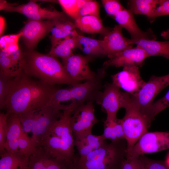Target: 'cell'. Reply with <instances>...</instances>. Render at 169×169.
Segmentation results:
<instances>
[{
  "label": "cell",
  "mask_w": 169,
  "mask_h": 169,
  "mask_svg": "<svg viewBox=\"0 0 169 169\" xmlns=\"http://www.w3.org/2000/svg\"><path fill=\"white\" fill-rule=\"evenodd\" d=\"M57 89L23 73L10 79L4 109L8 115H20L41 108L50 102Z\"/></svg>",
  "instance_id": "obj_1"
},
{
  "label": "cell",
  "mask_w": 169,
  "mask_h": 169,
  "mask_svg": "<svg viewBox=\"0 0 169 169\" xmlns=\"http://www.w3.org/2000/svg\"><path fill=\"white\" fill-rule=\"evenodd\" d=\"M74 110L69 108L63 111L59 118L44 135L40 145L52 157L73 164L76 159L70 123Z\"/></svg>",
  "instance_id": "obj_2"
},
{
  "label": "cell",
  "mask_w": 169,
  "mask_h": 169,
  "mask_svg": "<svg viewBox=\"0 0 169 169\" xmlns=\"http://www.w3.org/2000/svg\"><path fill=\"white\" fill-rule=\"evenodd\" d=\"M23 73L28 76L51 86L65 84L73 86L80 83L70 77L63 64L55 57L33 50L23 52Z\"/></svg>",
  "instance_id": "obj_3"
},
{
  "label": "cell",
  "mask_w": 169,
  "mask_h": 169,
  "mask_svg": "<svg viewBox=\"0 0 169 169\" xmlns=\"http://www.w3.org/2000/svg\"><path fill=\"white\" fill-rule=\"evenodd\" d=\"M74 107L72 103L64 105L50 101L41 108L19 115L23 130L27 134L31 132V137L39 146L43 138L59 118L62 111Z\"/></svg>",
  "instance_id": "obj_4"
},
{
  "label": "cell",
  "mask_w": 169,
  "mask_h": 169,
  "mask_svg": "<svg viewBox=\"0 0 169 169\" xmlns=\"http://www.w3.org/2000/svg\"><path fill=\"white\" fill-rule=\"evenodd\" d=\"M122 140L108 143L105 141L99 148L75 161L76 169H117L125 159L126 143Z\"/></svg>",
  "instance_id": "obj_5"
},
{
  "label": "cell",
  "mask_w": 169,
  "mask_h": 169,
  "mask_svg": "<svg viewBox=\"0 0 169 169\" xmlns=\"http://www.w3.org/2000/svg\"><path fill=\"white\" fill-rule=\"evenodd\" d=\"M123 108L125 110V115L119 120L122 127L126 141V151L131 149L148 131L150 126L139 110L131 103V96Z\"/></svg>",
  "instance_id": "obj_6"
},
{
  "label": "cell",
  "mask_w": 169,
  "mask_h": 169,
  "mask_svg": "<svg viewBox=\"0 0 169 169\" xmlns=\"http://www.w3.org/2000/svg\"><path fill=\"white\" fill-rule=\"evenodd\" d=\"M0 10L15 12L24 15L29 19L35 20H61L68 19L63 12L54 9L43 8L36 2L30 1L28 3L14 5L4 0H0Z\"/></svg>",
  "instance_id": "obj_7"
},
{
  "label": "cell",
  "mask_w": 169,
  "mask_h": 169,
  "mask_svg": "<svg viewBox=\"0 0 169 169\" xmlns=\"http://www.w3.org/2000/svg\"><path fill=\"white\" fill-rule=\"evenodd\" d=\"M168 85L169 74L161 76H152L138 93L130 95L131 102L143 115L156 96Z\"/></svg>",
  "instance_id": "obj_8"
},
{
  "label": "cell",
  "mask_w": 169,
  "mask_h": 169,
  "mask_svg": "<svg viewBox=\"0 0 169 169\" xmlns=\"http://www.w3.org/2000/svg\"><path fill=\"white\" fill-rule=\"evenodd\" d=\"M106 69L103 67L98 70L93 79L70 88L72 102L75 103L78 106L90 101L95 102L99 105L102 93V81L106 75Z\"/></svg>",
  "instance_id": "obj_9"
},
{
  "label": "cell",
  "mask_w": 169,
  "mask_h": 169,
  "mask_svg": "<svg viewBox=\"0 0 169 169\" xmlns=\"http://www.w3.org/2000/svg\"><path fill=\"white\" fill-rule=\"evenodd\" d=\"M169 149V132L147 131L131 149L125 151V157H138Z\"/></svg>",
  "instance_id": "obj_10"
},
{
  "label": "cell",
  "mask_w": 169,
  "mask_h": 169,
  "mask_svg": "<svg viewBox=\"0 0 169 169\" xmlns=\"http://www.w3.org/2000/svg\"><path fill=\"white\" fill-rule=\"evenodd\" d=\"M93 102H87L74 110L70 123L74 137L92 133L93 126L99 121L95 115Z\"/></svg>",
  "instance_id": "obj_11"
},
{
  "label": "cell",
  "mask_w": 169,
  "mask_h": 169,
  "mask_svg": "<svg viewBox=\"0 0 169 169\" xmlns=\"http://www.w3.org/2000/svg\"><path fill=\"white\" fill-rule=\"evenodd\" d=\"M130 97V95L122 91L112 83H106L104 86L99 105L107 115V119L116 120L117 113L124 107Z\"/></svg>",
  "instance_id": "obj_12"
},
{
  "label": "cell",
  "mask_w": 169,
  "mask_h": 169,
  "mask_svg": "<svg viewBox=\"0 0 169 169\" xmlns=\"http://www.w3.org/2000/svg\"><path fill=\"white\" fill-rule=\"evenodd\" d=\"M59 21L28 19L20 31L21 37L28 50H33L38 41L51 31Z\"/></svg>",
  "instance_id": "obj_13"
},
{
  "label": "cell",
  "mask_w": 169,
  "mask_h": 169,
  "mask_svg": "<svg viewBox=\"0 0 169 169\" xmlns=\"http://www.w3.org/2000/svg\"><path fill=\"white\" fill-rule=\"evenodd\" d=\"M91 58L79 54H73L62 59V64L70 77L74 81L81 83L84 80L93 79L96 73L90 69L89 62Z\"/></svg>",
  "instance_id": "obj_14"
},
{
  "label": "cell",
  "mask_w": 169,
  "mask_h": 169,
  "mask_svg": "<svg viewBox=\"0 0 169 169\" xmlns=\"http://www.w3.org/2000/svg\"><path fill=\"white\" fill-rule=\"evenodd\" d=\"M111 78L113 84L131 95L138 93L146 83L137 66L124 67L122 71L112 75Z\"/></svg>",
  "instance_id": "obj_15"
},
{
  "label": "cell",
  "mask_w": 169,
  "mask_h": 169,
  "mask_svg": "<svg viewBox=\"0 0 169 169\" xmlns=\"http://www.w3.org/2000/svg\"><path fill=\"white\" fill-rule=\"evenodd\" d=\"M149 57L141 47L136 45L131 47L109 58L105 61L103 67L106 69L110 66L123 67L131 66H142L145 59Z\"/></svg>",
  "instance_id": "obj_16"
},
{
  "label": "cell",
  "mask_w": 169,
  "mask_h": 169,
  "mask_svg": "<svg viewBox=\"0 0 169 169\" xmlns=\"http://www.w3.org/2000/svg\"><path fill=\"white\" fill-rule=\"evenodd\" d=\"M123 28L116 25L112 30L105 36L102 40L104 56L110 58L125 49L132 47L130 39L124 37Z\"/></svg>",
  "instance_id": "obj_17"
},
{
  "label": "cell",
  "mask_w": 169,
  "mask_h": 169,
  "mask_svg": "<svg viewBox=\"0 0 169 169\" xmlns=\"http://www.w3.org/2000/svg\"><path fill=\"white\" fill-rule=\"evenodd\" d=\"M114 18L118 25L127 30L131 36V40L156 38L151 29L146 31L141 29L136 22L133 13L128 9L124 8L119 11Z\"/></svg>",
  "instance_id": "obj_18"
},
{
  "label": "cell",
  "mask_w": 169,
  "mask_h": 169,
  "mask_svg": "<svg viewBox=\"0 0 169 169\" xmlns=\"http://www.w3.org/2000/svg\"><path fill=\"white\" fill-rule=\"evenodd\" d=\"M8 131L5 149L6 151L18 152V139L23 130L19 115H8L7 117Z\"/></svg>",
  "instance_id": "obj_19"
},
{
  "label": "cell",
  "mask_w": 169,
  "mask_h": 169,
  "mask_svg": "<svg viewBox=\"0 0 169 169\" xmlns=\"http://www.w3.org/2000/svg\"><path fill=\"white\" fill-rule=\"evenodd\" d=\"M74 142L79 155L81 158L97 149L105 142V139L102 135L97 136L92 133L75 136Z\"/></svg>",
  "instance_id": "obj_20"
},
{
  "label": "cell",
  "mask_w": 169,
  "mask_h": 169,
  "mask_svg": "<svg viewBox=\"0 0 169 169\" xmlns=\"http://www.w3.org/2000/svg\"><path fill=\"white\" fill-rule=\"evenodd\" d=\"M132 43L142 48L149 57L160 56L169 59V40L161 41L156 39L141 38L132 40Z\"/></svg>",
  "instance_id": "obj_21"
},
{
  "label": "cell",
  "mask_w": 169,
  "mask_h": 169,
  "mask_svg": "<svg viewBox=\"0 0 169 169\" xmlns=\"http://www.w3.org/2000/svg\"><path fill=\"white\" fill-rule=\"evenodd\" d=\"M74 22L76 28L89 34L98 33L105 36L110 31L104 26L100 18L95 16L80 17Z\"/></svg>",
  "instance_id": "obj_22"
},
{
  "label": "cell",
  "mask_w": 169,
  "mask_h": 169,
  "mask_svg": "<svg viewBox=\"0 0 169 169\" xmlns=\"http://www.w3.org/2000/svg\"><path fill=\"white\" fill-rule=\"evenodd\" d=\"M72 34L75 38L77 48H79L87 56H104L102 40L86 37L79 34L74 29Z\"/></svg>",
  "instance_id": "obj_23"
},
{
  "label": "cell",
  "mask_w": 169,
  "mask_h": 169,
  "mask_svg": "<svg viewBox=\"0 0 169 169\" xmlns=\"http://www.w3.org/2000/svg\"><path fill=\"white\" fill-rule=\"evenodd\" d=\"M28 159L19 152L6 151L0 155V169H28Z\"/></svg>",
  "instance_id": "obj_24"
},
{
  "label": "cell",
  "mask_w": 169,
  "mask_h": 169,
  "mask_svg": "<svg viewBox=\"0 0 169 169\" xmlns=\"http://www.w3.org/2000/svg\"><path fill=\"white\" fill-rule=\"evenodd\" d=\"M76 28L74 22L68 19L58 21L52 29L50 36L51 48H54L62 39L71 35Z\"/></svg>",
  "instance_id": "obj_25"
},
{
  "label": "cell",
  "mask_w": 169,
  "mask_h": 169,
  "mask_svg": "<svg viewBox=\"0 0 169 169\" xmlns=\"http://www.w3.org/2000/svg\"><path fill=\"white\" fill-rule=\"evenodd\" d=\"M76 48V39L72 33L71 35L60 41L54 48L51 49L48 54L55 58L64 59L74 54L73 50Z\"/></svg>",
  "instance_id": "obj_26"
},
{
  "label": "cell",
  "mask_w": 169,
  "mask_h": 169,
  "mask_svg": "<svg viewBox=\"0 0 169 169\" xmlns=\"http://www.w3.org/2000/svg\"><path fill=\"white\" fill-rule=\"evenodd\" d=\"M159 0H130L128 1V9L133 14L146 16L148 19L152 15Z\"/></svg>",
  "instance_id": "obj_27"
},
{
  "label": "cell",
  "mask_w": 169,
  "mask_h": 169,
  "mask_svg": "<svg viewBox=\"0 0 169 169\" xmlns=\"http://www.w3.org/2000/svg\"><path fill=\"white\" fill-rule=\"evenodd\" d=\"M104 130L102 135L106 140L115 142L125 139L122 127L119 119H106L104 122Z\"/></svg>",
  "instance_id": "obj_28"
},
{
  "label": "cell",
  "mask_w": 169,
  "mask_h": 169,
  "mask_svg": "<svg viewBox=\"0 0 169 169\" xmlns=\"http://www.w3.org/2000/svg\"><path fill=\"white\" fill-rule=\"evenodd\" d=\"M50 156L41 146H37L28 159V169H46Z\"/></svg>",
  "instance_id": "obj_29"
},
{
  "label": "cell",
  "mask_w": 169,
  "mask_h": 169,
  "mask_svg": "<svg viewBox=\"0 0 169 169\" xmlns=\"http://www.w3.org/2000/svg\"><path fill=\"white\" fill-rule=\"evenodd\" d=\"M169 107V90L162 98L153 102L146 111L145 116L148 122L151 124L155 116L161 111Z\"/></svg>",
  "instance_id": "obj_30"
},
{
  "label": "cell",
  "mask_w": 169,
  "mask_h": 169,
  "mask_svg": "<svg viewBox=\"0 0 169 169\" xmlns=\"http://www.w3.org/2000/svg\"><path fill=\"white\" fill-rule=\"evenodd\" d=\"M87 0H59L58 2L64 12L74 20L79 17L82 7Z\"/></svg>",
  "instance_id": "obj_31"
},
{
  "label": "cell",
  "mask_w": 169,
  "mask_h": 169,
  "mask_svg": "<svg viewBox=\"0 0 169 169\" xmlns=\"http://www.w3.org/2000/svg\"><path fill=\"white\" fill-rule=\"evenodd\" d=\"M36 142L23 130L18 139V152L25 157L29 158L37 146Z\"/></svg>",
  "instance_id": "obj_32"
},
{
  "label": "cell",
  "mask_w": 169,
  "mask_h": 169,
  "mask_svg": "<svg viewBox=\"0 0 169 169\" xmlns=\"http://www.w3.org/2000/svg\"><path fill=\"white\" fill-rule=\"evenodd\" d=\"M87 15L93 16L100 18V7L97 2L87 0L81 8L79 17Z\"/></svg>",
  "instance_id": "obj_33"
},
{
  "label": "cell",
  "mask_w": 169,
  "mask_h": 169,
  "mask_svg": "<svg viewBox=\"0 0 169 169\" xmlns=\"http://www.w3.org/2000/svg\"><path fill=\"white\" fill-rule=\"evenodd\" d=\"M6 113H0V155L6 151L5 146L8 131L7 117Z\"/></svg>",
  "instance_id": "obj_34"
},
{
  "label": "cell",
  "mask_w": 169,
  "mask_h": 169,
  "mask_svg": "<svg viewBox=\"0 0 169 169\" xmlns=\"http://www.w3.org/2000/svg\"><path fill=\"white\" fill-rule=\"evenodd\" d=\"M139 157L142 162L143 169H169L165 161L151 159L141 155Z\"/></svg>",
  "instance_id": "obj_35"
},
{
  "label": "cell",
  "mask_w": 169,
  "mask_h": 169,
  "mask_svg": "<svg viewBox=\"0 0 169 169\" xmlns=\"http://www.w3.org/2000/svg\"><path fill=\"white\" fill-rule=\"evenodd\" d=\"M102 5L106 13L113 18L124 8L120 2L116 0H102Z\"/></svg>",
  "instance_id": "obj_36"
},
{
  "label": "cell",
  "mask_w": 169,
  "mask_h": 169,
  "mask_svg": "<svg viewBox=\"0 0 169 169\" xmlns=\"http://www.w3.org/2000/svg\"><path fill=\"white\" fill-rule=\"evenodd\" d=\"M167 15H169V0H159L155 11L148 19L152 23L157 18Z\"/></svg>",
  "instance_id": "obj_37"
},
{
  "label": "cell",
  "mask_w": 169,
  "mask_h": 169,
  "mask_svg": "<svg viewBox=\"0 0 169 169\" xmlns=\"http://www.w3.org/2000/svg\"><path fill=\"white\" fill-rule=\"evenodd\" d=\"M120 169H143L139 156L125 157L122 163Z\"/></svg>",
  "instance_id": "obj_38"
},
{
  "label": "cell",
  "mask_w": 169,
  "mask_h": 169,
  "mask_svg": "<svg viewBox=\"0 0 169 169\" xmlns=\"http://www.w3.org/2000/svg\"><path fill=\"white\" fill-rule=\"evenodd\" d=\"M69 100H73L70 88H57L51 100V101L58 103Z\"/></svg>",
  "instance_id": "obj_39"
},
{
  "label": "cell",
  "mask_w": 169,
  "mask_h": 169,
  "mask_svg": "<svg viewBox=\"0 0 169 169\" xmlns=\"http://www.w3.org/2000/svg\"><path fill=\"white\" fill-rule=\"evenodd\" d=\"M10 79L0 76V108L4 109L6 99L8 93Z\"/></svg>",
  "instance_id": "obj_40"
},
{
  "label": "cell",
  "mask_w": 169,
  "mask_h": 169,
  "mask_svg": "<svg viewBox=\"0 0 169 169\" xmlns=\"http://www.w3.org/2000/svg\"><path fill=\"white\" fill-rule=\"evenodd\" d=\"M6 27V21L4 17L0 16V35L1 37L3 34Z\"/></svg>",
  "instance_id": "obj_41"
},
{
  "label": "cell",
  "mask_w": 169,
  "mask_h": 169,
  "mask_svg": "<svg viewBox=\"0 0 169 169\" xmlns=\"http://www.w3.org/2000/svg\"><path fill=\"white\" fill-rule=\"evenodd\" d=\"M161 36L166 39L169 38V29L162 31L161 33Z\"/></svg>",
  "instance_id": "obj_42"
},
{
  "label": "cell",
  "mask_w": 169,
  "mask_h": 169,
  "mask_svg": "<svg viewBox=\"0 0 169 169\" xmlns=\"http://www.w3.org/2000/svg\"><path fill=\"white\" fill-rule=\"evenodd\" d=\"M165 161L169 166V154L166 157V160Z\"/></svg>",
  "instance_id": "obj_43"
}]
</instances>
